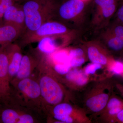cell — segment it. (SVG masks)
I'll return each instance as SVG.
<instances>
[{
    "label": "cell",
    "mask_w": 123,
    "mask_h": 123,
    "mask_svg": "<svg viewBox=\"0 0 123 123\" xmlns=\"http://www.w3.org/2000/svg\"><path fill=\"white\" fill-rule=\"evenodd\" d=\"M37 69L39 73L37 80L41 91L43 109L61 103L64 98L63 89L53 76L52 69L45 56L43 55L41 56Z\"/></svg>",
    "instance_id": "6da1fadb"
},
{
    "label": "cell",
    "mask_w": 123,
    "mask_h": 123,
    "mask_svg": "<svg viewBox=\"0 0 123 123\" xmlns=\"http://www.w3.org/2000/svg\"><path fill=\"white\" fill-rule=\"evenodd\" d=\"M17 1L21 5L25 14L26 30L24 33L35 31L43 23L50 21L56 4L55 0Z\"/></svg>",
    "instance_id": "7a4b0ae2"
},
{
    "label": "cell",
    "mask_w": 123,
    "mask_h": 123,
    "mask_svg": "<svg viewBox=\"0 0 123 123\" xmlns=\"http://www.w3.org/2000/svg\"><path fill=\"white\" fill-rule=\"evenodd\" d=\"M11 86V98L9 102L24 108L43 109L41 91L38 80L30 77L22 79L12 84Z\"/></svg>",
    "instance_id": "3957f363"
},
{
    "label": "cell",
    "mask_w": 123,
    "mask_h": 123,
    "mask_svg": "<svg viewBox=\"0 0 123 123\" xmlns=\"http://www.w3.org/2000/svg\"><path fill=\"white\" fill-rule=\"evenodd\" d=\"M67 31V27L63 24L49 21L42 24L35 31L23 33L18 40V43L22 48L39 42L47 37L63 34Z\"/></svg>",
    "instance_id": "277c9868"
},
{
    "label": "cell",
    "mask_w": 123,
    "mask_h": 123,
    "mask_svg": "<svg viewBox=\"0 0 123 123\" xmlns=\"http://www.w3.org/2000/svg\"><path fill=\"white\" fill-rule=\"evenodd\" d=\"M0 92L1 101L4 103L8 102L11 98V87L5 47L0 49Z\"/></svg>",
    "instance_id": "5b68a950"
},
{
    "label": "cell",
    "mask_w": 123,
    "mask_h": 123,
    "mask_svg": "<svg viewBox=\"0 0 123 123\" xmlns=\"http://www.w3.org/2000/svg\"><path fill=\"white\" fill-rule=\"evenodd\" d=\"M19 106L18 105L17 107L7 105L1 110L0 122L3 123H35L34 117L21 108H18Z\"/></svg>",
    "instance_id": "8992f818"
},
{
    "label": "cell",
    "mask_w": 123,
    "mask_h": 123,
    "mask_svg": "<svg viewBox=\"0 0 123 123\" xmlns=\"http://www.w3.org/2000/svg\"><path fill=\"white\" fill-rule=\"evenodd\" d=\"M42 56L35 53H28L23 55L19 69L11 81V84L31 77L36 69H37Z\"/></svg>",
    "instance_id": "52a82bcc"
},
{
    "label": "cell",
    "mask_w": 123,
    "mask_h": 123,
    "mask_svg": "<svg viewBox=\"0 0 123 123\" xmlns=\"http://www.w3.org/2000/svg\"><path fill=\"white\" fill-rule=\"evenodd\" d=\"M2 22L4 24L15 26L22 32V34L25 32V14L22 6L19 2L15 1L7 9L3 15Z\"/></svg>",
    "instance_id": "ba28073f"
},
{
    "label": "cell",
    "mask_w": 123,
    "mask_h": 123,
    "mask_svg": "<svg viewBox=\"0 0 123 123\" xmlns=\"http://www.w3.org/2000/svg\"><path fill=\"white\" fill-rule=\"evenodd\" d=\"M8 61L9 74L11 81L17 74L23 55L22 48L18 43H12L5 47Z\"/></svg>",
    "instance_id": "9c48e42d"
},
{
    "label": "cell",
    "mask_w": 123,
    "mask_h": 123,
    "mask_svg": "<svg viewBox=\"0 0 123 123\" xmlns=\"http://www.w3.org/2000/svg\"><path fill=\"white\" fill-rule=\"evenodd\" d=\"M84 6V1L81 0H68L60 6L59 14L63 19L69 20L80 13Z\"/></svg>",
    "instance_id": "30bf717a"
},
{
    "label": "cell",
    "mask_w": 123,
    "mask_h": 123,
    "mask_svg": "<svg viewBox=\"0 0 123 123\" xmlns=\"http://www.w3.org/2000/svg\"><path fill=\"white\" fill-rule=\"evenodd\" d=\"M20 30L12 25H0V49L4 47L17 40L22 35Z\"/></svg>",
    "instance_id": "8fae6325"
},
{
    "label": "cell",
    "mask_w": 123,
    "mask_h": 123,
    "mask_svg": "<svg viewBox=\"0 0 123 123\" xmlns=\"http://www.w3.org/2000/svg\"><path fill=\"white\" fill-rule=\"evenodd\" d=\"M108 98L109 96L106 94L97 95L88 99L86 101V105L92 111L98 112L106 105Z\"/></svg>",
    "instance_id": "7c38bea8"
},
{
    "label": "cell",
    "mask_w": 123,
    "mask_h": 123,
    "mask_svg": "<svg viewBox=\"0 0 123 123\" xmlns=\"http://www.w3.org/2000/svg\"><path fill=\"white\" fill-rule=\"evenodd\" d=\"M65 78L69 81L75 82L79 86L84 85L86 83L88 78L81 70L74 69L66 74Z\"/></svg>",
    "instance_id": "4fadbf2b"
},
{
    "label": "cell",
    "mask_w": 123,
    "mask_h": 123,
    "mask_svg": "<svg viewBox=\"0 0 123 123\" xmlns=\"http://www.w3.org/2000/svg\"><path fill=\"white\" fill-rule=\"evenodd\" d=\"M88 53L89 59L93 63L102 65L106 64L107 58L100 53L95 47H90L88 49Z\"/></svg>",
    "instance_id": "5bb4252c"
},
{
    "label": "cell",
    "mask_w": 123,
    "mask_h": 123,
    "mask_svg": "<svg viewBox=\"0 0 123 123\" xmlns=\"http://www.w3.org/2000/svg\"><path fill=\"white\" fill-rule=\"evenodd\" d=\"M53 115H70L73 111L72 106L67 103H60L53 106Z\"/></svg>",
    "instance_id": "9a60e30c"
},
{
    "label": "cell",
    "mask_w": 123,
    "mask_h": 123,
    "mask_svg": "<svg viewBox=\"0 0 123 123\" xmlns=\"http://www.w3.org/2000/svg\"><path fill=\"white\" fill-rule=\"evenodd\" d=\"M108 44L109 47L113 50L120 51L123 49V43L115 36L109 40Z\"/></svg>",
    "instance_id": "2e32d148"
},
{
    "label": "cell",
    "mask_w": 123,
    "mask_h": 123,
    "mask_svg": "<svg viewBox=\"0 0 123 123\" xmlns=\"http://www.w3.org/2000/svg\"><path fill=\"white\" fill-rule=\"evenodd\" d=\"M15 1L14 0H0V20L2 21L5 12Z\"/></svg>",
    "instance_id": "e0dca14e"
},
{
    "label": "cell",
    "mask_w": 123,
    "mask_h": 123,
    "mask_svg": "<svg viewBox=\"0 0 123 123\" xmlns=\"http://www.w3.org/2000/svg\"><path fill=\"white\" fill-rule=\"evenodd\" d=\"M71 68L69 64H59L55 65L54 70L61 75H66L70 71Z\"/></svg>",
    "instance_id": "ac0fdd59"
},
{
    "label": "cell",
    "mask_w": 123,
    "mask_h": 123,
    "mask_svg": "<svg viewBox=\"0 0 123 123\" xmlns=\"http://www.w3.org/2000/svg\"><path fill=\"white\" fill-rule=\"evenodd\" d=\"M116 8V4L102 7L103 14L105 17L108 18L113 14Z\"/></svg>",
    "instance_id": "d6986e66"
},
{
    "label": "cell",
    "mask_w": 123,
    "mask_h": 123,
    "mask_svg": "<svg viewBox=\"0 0 123 123\" xmlns=\"http://www.w3.org/2000/svg\"><path fill=\"white\" fill-rule=\"evenodd\" d=\"M101 64L93 63L89 65L85 69V72L87 75L93 74L96 71L101 68Z\"/></svg>",
    "instance_id": "ffe728a7"
},
{
    "label": "cell",
    "mask_w": 123,
    "mask_h": 123,
    "mask_svg": "<svg viewBox=\"0 0 123 123\" xmlns=\"http://www.w3.org/2000/svg\"><path fill=\"white\" fill-rule=\"evenodd\" d=\"M55 119L62 123H72L73 120L70 115H53Z\"/></svg>",
    "instance_id": "44dd1931"
},
{
    "label": "cell",
    "mask_w": 123,
    "mask_h": 123,
    "mask_svg": "<svg viewBox=\"0 0 123 123\" xmlns=\"http://www.w3.org/2000/svg\"><path fill=\"white\" fill-rule=\"evenodd\" d=\"M85 59L82 57H76L70 60V66L72 67H79L85 62Z\"/></svg>",
    "instance_id": "7402d4cb"
},
{
    "label": "cell",
    "mask_w": 123,
    "mask_h": 123,
    "mask_svg": "<svg viewBox=\"0 0 123 123\" xmlns=\"http://www.w3.org/2000/svg\"><path fill=\"white\" fill-rule=\"evenodd\" d=\"M84 54L83 51L80 48L76 49L74 50H71L69 52V60L76 57H82Z\"/></svg>",
    "instance_id": "603a6c76"
},
{
    "label": "cell",
    "mask_w": 123,
    "mask_h": 123,
    "mask_svg": "<svg viewBox=\"0 0 123 123\" xmlns=\"http://www.w3.org/2000/svg\"><path fill=\"white\" fill-rule=\"evenodd\" d=\"M94 1L97 4L102 8L116 4L117 0H94Z\"/></svg>",
    "instance_id": "cb8c5ba5"
},
{
    "label": "cell",
    "mask_w": 123,
    "mask_h": 123,
    "mask_svg": "<svg viewBox=\"0 0 123 123\" xmlns=\"http://www.w3.org/2000/svg\"><path fill=\"white\" fill-rule=\"evenodd\" d=\"M115 36L123 43V26L118 25L115 28Z\"/></svg>",
    "instance_id": "d4e9b609"
},
{
    "label": "cell",
    "mask_w": 123,
    "mask_h": 123,
    "mask_svg": "<svg viewBox=\"0 0 123 123\" xmlns=\"http://www.w3.org/2000/svg\"><path fill=\"white\" fill-rule=\"evenodd\" d=\"M112 70L115 74H120L123 71V64L120 62H116L112 67Z\"/></svg>",
    "instance_id": "484cf974"
},
{
    "label": "cell",
    "mask_w": 123,
    "mask_h": 123,
    "mask_svg": "<svg viewBox=\"0 0 123 123\" xmlns=\"http://www.w3.org/2000/svg\"><path fill=\"white\" fill-rule=\"evenodd\" d=\"M121 102L119 99L113 98L110 99L107 104V107L110 109L112 108L121 107Z\"/></svg>",
    "instance_id": "4316f807"
},
{
    "label": "cell",
    "mask_w": 123,
    "mask_h": 123,
    "mask_svg": "<svg viewBox=\"0 0 123 123\" xmlns=\"http://www.w3.org/2000/svg\"><path fill=\"white\" fill-rule=\"evenodd\" d=\"M117 16L119 20L123 24V3L118 10Z\"/></svg>",
    "instance_id": "83f0119b"
},
{
    "label": "cell",
    "mask_w": 123,
    "mask_h": 123,
    "mask_svg": "<svg viewBox=\"0 0 123 123\" xmlns=\"http://www.w3.org/2000/svg\"><path fill=\"white\" fill-rule=\"evenodd\" d=\"M122 110L121 107H118L111 108L109 111V113L111 115L117 114Z\"/></svg>",
    "instance_id": "f1b7e54d"
},
{
    "label": "cell",
    "mask_w": 123,
    "mask_h": 123,
    "mask_svg": "<svg viewBox=\"0 0 123 123\" xmlns=\"http://www.w3.org/2000/svg\"><path fill=\"white\" fill-rule=\"evenodd\" d=\"M117 116L119 120L123 123V110H121L120 112L117 114Z\"/></svg>",
    "instance_id": "f546056e"
},
{
    "label": "cell",
    "mask_w": 123,
    "mask_h": 123,
    "mask_svg": "<svg viewBox=\"0 0 123 123\" xmlns=\"http://www.w3.org/2000/svg\"><path fill=\"white\" fill-rule=\"evenodd\" d=\"M2 99V98H1V94L0 92V101H1Z\"/></svg>",
    "instance_id": "4dcf8cb0"
},
{
    "label": "cell",
    "mask_w": 123,
    "mask_h": 123,
    "mask_svg": "<svg viewBox=\"0 0 123 123\" xmlns=\"http://www.w3.org/2000/svg\"><path fill=\"white\" fill-rule=\"evenodd\" d=\"M3 24V22H2V20H0V25L1 24Z\"/></svg>",
    "instance_id": "1f68e13d"
},
{
    "label": "cell",
    "mask_w": 123,
    "mask_h": 123,
    "mask_svg": "<svg viewBox=\"0 0 123 123\" xmlns=\"http://www.w3.org/2000/svg\"><path fill=\"white\" fill-rule=\"evenodd\" d=\"M15 0V1H17L18 0Z\"/></svg>",
    "instance_id": "d6a6232c"
},
{
    "label": "cell",
    "mask_w": 123,
    "mask_h": 123,
    "mask_svg": "<svg viewBox=\"0 0 123 123\" xmlns=\"http://www.w3.org/2000/svg\"><path fill=\"white\" fill-rule=\"evenodd\" d=\"M81 0L83 1V0Z\"/></svg>",
    "instance_id": "836d02e7"
},
{
    "label": "cell",
    "mask_w": 123,
    "mask_h": 123,
    "mask_svg": "<svg viewBox=\"0 0 123 123\" xmlns=\"http://www.w3.org/2000/svg\"></svg>",
    "instance_id": "e575fe53"
}]
</instances>
